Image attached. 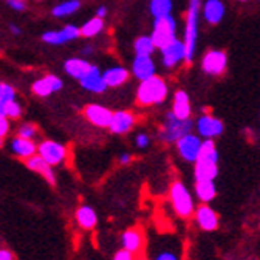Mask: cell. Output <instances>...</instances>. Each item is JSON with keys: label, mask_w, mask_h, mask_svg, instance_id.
Listing matches in <instances>:
<instances>
[{"label": "cell", "mask_w": 260, "mask_h": 260, "mask_svg": "<svg viewBox=\"0 0 260 260\" xmlns=\"http://www.w3.org/2000/svg\"><path fill=\"white\" fill-rule=\"evenodd\" d=\"M168 97V86L164 78L154 75L145 81H140L137 89V103L140 107L160 105Z\"/></svg>", "instance_id": "6da1fadb"}, {"label": "cell", "mask_w": 260, "mask_h": 260, "mask_svg": "<svg viewBox=\"0 0 260 260\" xmlns=\"http://www.w3.org/2000/svg\"><path fill=\"white\" fill-rule=\"evenodd\" d=\"M202 13V0H189L187 15H186V29H184V45H186V63L190 65L195 46L199 38V16Z\"/></svg>", "instance_id": "7a4b0ae2"}, {"label": "cell", "mask_w": 260, "mask_h": 260, "mask_svg": "<svg viewBox=\"0 0 260 260\" xmlns=\"http://www.w3.org/2000/svg\"><path fill=\"white\" fill-rule=\"evenodd\" d=\"M193 125L195 124L192 119H179L176 118L173 111H168L165 122L162 125V130H160V138L165 143H176L179 138L190 134Z\"/></svg>", "instance_id": "3957f363"}, {"label": "cell", "mask_w": 260, "mask_h": 260, "mask_svg": "<svg viewBox=\"0 0 260 260\" xmlns=\"http://www.w3.org/2000/svg\"><path fill=\"white\" fill-rule=\"evenodd\" d=\"M152 40L155 43V48L162 49L167 45H170L173 40H176V21L172 15L154 18L152 25Z\"/></svg>", "instance_id": "277c9868"}, {"label": "cell", "mask_w": 260, "mask_h": 260, "mask_svg": "<svg viewBox=\"0 0 260 260\" xmlns=\"http://www.w3.org/2000/svg\"><path fill=\"white\" fill-rule=\"evenodd\" d=\"M170 199L175 211L179 217H190L193 214V200L192 195L187 190V187L181 183V181H175L170 187Z\"/></svg>", "instance_id": "5b68a950"}, {"label": "cell", "mask_w": 260, "mask_h": 260, "mask_svg": "<svg viewBox=\"0 0 260 260\" xmlns=\"http://www.w3.org/2000/svg\"><path fill=\"white\" fill-rule=\"evenodd\" d=\"M227 54L220 49H211L202 59V70L206 75L220 76L227 70Z\"/></svg>", "instance_id": "8992f818"}, {"label": "cell", "mask_w": 260, "mask_h": 260, "mask_svg": "<svg viewBox=\"0 0 260 260\" xmlns=\"http://www.w3.org/2000/svg\"><path fill=\"white\" fill-rule=\"evenodd\" d=\"M202 140L199 135H193L192 132L184 135L183 138H179L176 141V148H178V152L179 155L183 157L186 162H192L195 164L199 159V154H200V149H202Z\"/></svg>", "instance_id": "52a82bcc"}, {"label": "cell", "mask_w": 260, "mask_h": 260, "mask_svg": "<svg viewBox=\"0 0 260 260\" xmlns=\"http://www.w3.org/2000/svg\"><path fill=\"white\" fill-rule=\"evenodd\" d=\"M38 154L49 164V165H60L65 157H67V149H65L63 145L53 140H45L38 145Z\"/></svg>", "instance_id": "ba28073f"}, {"label": "cell", "mask_w": 260, "mask_h": 260, "mask_svg": "<svg viewBox=\"0 0 260 260\" xmlns=\"http://www.w3.org/2000/svg\"><path fill=\"white\" fill-rule=\"evenodd\" d=\"M162 56V63L167 69H173L179 62L186 60V45L181 40H173L170 45H167L165 48L160 49Z\"/></svg>", "instance_id": "9c48e42d"}, {"label": "cell", "mask_w": 260, "mask_h": 260, "mask_svg": "<svg viewBox=\"0 0 260 260\" xmlns=\"http://www.w3.org/2000/svg\"><path fill=\"white\" fill-rule=\"evenodd\" d=\"M197 132L202 138H216L224 132V122L211 114H203L195 122Z\"/></svg>", "instance_id": "30bf717a"}, {"label": "cell", "mask_w": 260, "mask_h": 260, "mask_svg": "<svg viewBox=\"0 0 260 260\" xmlns=\"http://www.w3.org/2000/svg\"><path fill=\"white\" fill-rule=\"evenodd\" d=\"M135 122H137V118L132 111L121 110V111L113 113V119H111V124L108 128H110V132L114 135H124L134 128Z\"/></svg>", "instance_id": "8fae6325"}, {"label": "cell", "mask_w": 260, "mask_h": 260, "mask_svg": "<svg viewBox=\"0 0 260 260\" xmlns=\"http://www.w3.org/2000/svg\"><path fill=\"white\" fill-rule=\"evenodd\" d=\"M84 116H86V119L90 124H94L95 127L108 128L113 119V111L105 107L95 105V103H90V105L84 108Z\"/></svg>", "instance_id": "7c38bea8"}, {"label": "cell", "mask_w": 260, "mask_h": 260, "mask_svg": "<svg viewBox=\"0 0 260 260\" xmlns=\"http://www.w3.org/2000/svg\"><path fill=\"white\" fill-rule=\"evenodd\" d=\"M25 167L29 170L38 173L40 176H43V179H46L51 186H56V175L53 172V165H49L40 154H35L32 157L25 159Z\"/></svg>", "instance_id": "4fadbf2b"}, {"label": "cell", "mask_w": 260, "mask_h": 260, "mask_svg": "<svg viewBox=\"0 0 260 260\" xmlns=\"http://www.w3.org/2000/svg\"><path fill=\"white\" fill-rule=\"evenodd\" d=\"M224 15L225 5L222 0H205V4L202 5V16L208 24L217 25L224 19Z\"/></svg>", "instance_id": "5bb4252c"}, {"label": "cell", "mask_w": 260, "mask_h": 260, "mask_svg": "<svg viewBox=\"0 0 260 260\" xmlns=\"http://www.w3.org/2000/svg\"><path fill=\"white\" fill-rule=\"evenodd\" d=\"M81 87L89 90V92H94V94H102L103 90H107V83L103 80V73L99 70L97 65H92L90 70L86 73V76L80 81Z\"/></svg>", "instance_id": "9a60e30c"}, {"label": "cell", "mask_w": 260, "mask_h": 260, "mask_svg": "<svg viewBox=\"0 0 260 260\" xmlns=\"http://www.w3.org/2000/svg\"><path fill=\"white\" fill-rule=\"evenodd\" d=\"M63 86L62 80L59 76H54V75H48L45 78H42V80H38L32 84V90L34 94L38 95V97H49L51 94L57 92V90H60Z\"/></svg>", "instance_id": "2e32d148"}, {"label": "cell", "mask_w": 260, "mask_h": 260, "mask_svg": "<svg viewBox=\"0 0 260 260\" xmlns=\"http://www.w3.org/2000/svg\"><path fill=\"white\" fill-rule=\"evenodd\" d=\"M195 219H197L199 227L205 232H213L219 225L217 214L211 206H208V203L200 205L197 210H195Z\"/></svg>", "instance_id": "e0dca14e"}, {"label": "cell", "mask_w": 260, "mask_h": 260, "mask_svg": "<svg viewBox=\"0 0 260 260\" xmlns=\"http://www.w3.org/2000/svg\"><path fill=\"white\" fill-rule=\"evenodd\" d=\"M132 73L137 80L145 81L155 75V63L151 56H135L132 63Z\"/></svg>", "instance_id": "ac0fdd59"}, {"label": "cell", "mask_w": 260, "mask_h": 260, "mask_svg": "<svg viewBox=\"0 0 260 260\" xmlns=\"http://www.w3.org/2000/svg\"><path fill=\"white\" fill-rule=\"evenodd\" d=\"M10 151L16 155V157L21 159H29L32 155H35L38 152V146L32 140L22 138V137H15L10 141Z\"/></svg>", "instance_id": "d6986e66"}, {"label": "cell", "mask_w": 260, "mask_h": 260, "mask_svg": "<svg viewBox=\"0 0 260 260\" xmlns=\"http://www.w3.org/2000/svg\"><path fill=\"white\" fill-rule=\"evenodd\" d=\"M172 111L175 113V116H176V118H179V119H190L192 108H190V100H189V95H187L186 90L179 89V90H176V92H175Z\"/></svg>", "instance_id": "ffe728a7"}, {"label": "cell", "mask_w": 260, "mask_h": 260, "mask_svg": "<svg viewBox=\"0 0 260 260\" xmlns=\"http://www.w3.org/2000/svg\"><path fill=\"white\" fill-rule=\"evenodd\" d=\"M90 67H92V63H89L87 60L80 59V57H72L69 60H65V63H63L65 73L70 75L72 78H75V80H78V81L83 80V78L86 76V73L90 70Z\"/></svg>", "instance_id": "44dd1931"}, {"label": "cell", "mask_w": 260, "mask_h": 260, "mask_svg": "<svg viewBox=\"0 0 260 260\" xmlns=\"http://www.w3.org/2000/svg\"><path fill=\"white\" fill-rule=\"evenodd\" d=\"M217 173H219L217 162L203 160V159H199L197 162H195V167H193L195 181H199V179H216Z\"/></svg>", "instance_id": "7402d4cb"}, {"label": "cell", "mask_w": 260, "mask_h": 260, "mask_svg": "<svg viewBox=\"0 0 260 260\" xmlns=\"http://www.w3.org/2000/svg\"><path fill=\"white\" fill-rule=\"evenodd\" d=\"M195 193L202 203H210L214 200L217 189L214 184V179H199L195 181Z\"/></svg>", "instance_id": "603a6c76"}, {"label": "cell", "mask_w": 260, "mask_h": 260, "mask_svg": "<svg viewBox=\"0 0 260 260\" xmlns=\"http://www.w3.org/2000/svg\"><path fill=\"white\" fill-rule=\"evenodd\" d=\"M128 76H130L128 70L124 69V67H119V65H118V67H111V69L103 72V80H105L108 87L122 86L124 83L128 81Z\"/></svg>", "instance_id": "cb8c5ba5"}, {"label": "cell", "mask_w": 260, "mask_h": 260, "mask_svg": "<svg viewBox=\"0 0 260 260\" xmlns=\"http://www.w3.org/2000/svg\"><path fill=\"white\" fill-rule=\"evenodd\" d=\"M122 248L130 251V252H138L141 251V246H143V235L141 232L137 229H128L122 233Z\"/></svg>", "instance_id": "d4e9b609"}, {"label": "cell", "mask_w": 260, "mask_h": 260, "mask_svg": "<svg viewBox=\"0 0 260 260\" xmlns=\"http://www.w3.org/2000/svg\"><path fill=\"white\" fill-rule=\"evenodd\" d=\"M76 222L81 229L92 230L97 225V213L90 206H80L76 210Z\"/></svg>", "instance_id": "484cf974"}, {"label": "cell", "mask_w": 260, "mask_h": 260, "mask_svg": "<svg viewBox=\"0 0 260 260\" xmlns=\"http://www.w3.org/2000/svg\"><path fill=\"white\" fill-rule=\"evenodd\" d=\"M155 49L157 48H155V43L151 35H141L134 42L135 56H151Z\"/></svg>", "instance_id": "4316f807"}, {"label": "cell", "mask_w": 260, "mask_h": 260, "mask_svg": "<svg viewBox=\"0 0 260 260\" xmlns=\"http://www.w3.org/2000/svg\"><path fill=\"white\" fill-rule=\"evenodd\" d=\"M80 7H81L80 0H65V2L56 5L51 13H53L54 18H65V16L73 15L75 11L80 10Z\"/></svg>", "instance_id": "83f0119b"}, {"label": "cell", "mask_w": 260, "mask_h": 260, "mask_svg": "<svg viewBox=\"0 0 260 260\" xmlns=\"http://www.w3.org/2000/svg\"><path fill=\"white\" fill-rule=\"evenodd\" d=\"M103 27H105V24H103V18H92V19H89L87 22H84L81 25V37L84 38H92L95 35H99Z\"/></svg>", "instance_id": "f1b7e54d"}, {"label": "cell", "mask_w": 260, "mask_h": 260, "mask_svg": "<svg viewBox=\"0 0 260 260\" xmlns=\"http://www.w3.org/2000/svg\"><path fill=\"white\" fill-rule=\"evenodd\" d=\"M172 10H173L172 0H151L149 4V11L154 18L172 15Z\"/></svg>", "instance_id": "f546056e"}, {"label": "cell", "mask_w": 260, "mask_h": 260, "mask_svg": "<svg viewBox=\"0 0 260 260\" xmlns=\"http://www.w3.org/2000/svg\"><path fill=\"white\" fill-rule=\"evenodd\" d=\"M199 159H203V160H213V162H217L219 160V152H217V148L214 145L213 138H205L203 143H202V149H200V154H199ZM197 159V160H199Z\"/></svg>", "instance_id": "4dcf8cb0"}, {"label": "cell", "mask_w": 260, "mask_h": 260, "mask_svg": "<svg viewBox=\"0 0 260 260\" xmlns=\"http://www.w3.org/2000/svg\"><path fill=\"white\" fill-rule=\"evenodd\" d=\"M21 114H22V108L16 100L8 102L5 105H0V116H5L8 119H19Z\"/></svg>", "instance_id": "1f68e13d"}, {"label": "cell", "mask_w": 260, "mask_h": 260, "mask_svg": "<svg viewBox=\"0 0 260 260\" xmlns=\"http://www.w3.org/2000/svg\"><path fill=\"white\" fill-rule=\"evenodd\" d=\"M42 40L48 45H53V46H59V45H63L67 43L65 40V37L62 34V30H49V32H45L42 35Z\"/></svg>", "instance_id": "d6a6232c"}, {"label": "cell", "mask_w": 260, "mask_h": 260, "mask_svg": "<svg viewBox=\"0 0 260 260\" xmlns=\"http://www.w3.org/2000/svg\"><path fill=\"white\" fill-rule=\"evenodd\" d=\"M15 97H16V92L10 84H7V83L0 84V105H5L8 102H13Z\"/></svg>", "instance_id": "836d02e7"}, {"label": "cell", "mask_w": 260, "mask_h": 260, "mask_svg": "<svg viewBox=\"0 0 260 260\" xmlns=\"http://www.w3.org/2000/svg\"><path fill=\"white\" fill-rule=\"evenodd\" d=\"M62 34L65 37V40L72 42V40H76L78 37H81V29L76 27V25H73V24H69L62 29Z\"/></svg>", "instance_id": "e575fe53"}, {"label": "cell", "mask_w": 260, "mask_h": 260, "mask_svg": "<svg viewBox=\"0 0 260 260\" xmlns=\"http://www.w3.org/2000/svg\"><path fill=\"white\" fill-rule=\"evenodd\" d=\"M18 135H19V137H22V138L32 140V138L37 135V128H35V125H34V124L25 122V124L19 125V128H18Z\"/></svg>", "instance_id": "d590c367"}, {"label": "cell", "mask_w": 260, "mask_h": 260, "mask_svg": "<svg viewBox=\"0 0 260 260\" xmlns=\"http://www.w3.org/2000/svg\"><path fill=\"white\" fill-rule=\"evenodd\" d=\"M7 5L15 11H24L25 8H27L25 0H7Z\"/></svg>", "instance_id": "8d00e7d4"}, {"label": "cell", "mask_w": 260, "mask_h": 260, "mask_svg": "<svg viewBox=\"0 0 260 260\" xmlns=\"http://www.w3.org/2000/svg\"><path fill=\"white\" fill-rule=\"evenodd\" d=\"M10 130V119L5 118V116H0V138H5V135Z\"/></svg>", "instance_id": "74e56055"}, {"label": "cell", "mask_w": 260, "mask_h": 260, "mask_svg": "<svg viewBox=\"0 0 260 260\" xmlns=\"http://www.w3.org/2000/svg\"><path fill=\"white\" fill-rule=\"evenodd\" d=\"M135 145H137V148H140V149L148 148V145H149V137H148L146 134H140V135H137V138H135Z\"/></svg>", "instance_id": "f35d334b"}, {"label": "cell", "mask_w": 260, "mask_h": 260, "mask_svg": "<svg viewBox=\"0 0 260 260\" xmlns=\"http://www.w3.org/2000/svg\"><path fill=\"white\" fill-rule=\"evenodd\" d=\"M113 260H135V257H134V252H130L127 249H121L114 254Z\"/></svg>", "instance_id": "ab89813d"}, {"label": "cell", "mask_w": 260, "mask_h": 260, "mask_svg": "<svg viewBox=\"0 0 260 260\" xmlns=\"http://www.w3.org/2000/svg\"><path fill=\"white\" fill-rule=\"evenodd\" d=\"M154 260H179V258H178V255H175L173 252L165 251V252H160L159 255H155Z\"/></svg>", "instance_id": "60d3db41"}, {"label": "cell", "mask_w": 260, "mask_h": 260, "mask_svg": "<svg viewBox=\"0 0 260 260\" xmlns=\"http://www.w3.org/2000/svg\"><path fill=\"white\" fill-rule=\"evenodd\" d=\"M0 260H15V257L8 249H0Z\"/></svg>", "instance_id": "b9f144b4"}, {"label": "cell", "mask_w": 260, "mask_h": 260, "mask_svg": "<svg viewBox=\"0 0 260 260\" xmlns=\"http://www.w3.org/2000/svg\"><path fill=\"white\" fill-rule=\"evenodd\" d=\"M130 160H132V155H130L128 152H124V154H121V155H119V162H121V164H124V165H125V164H128Z\"/></svg>", "instance_id": "7bdbcfd3"}, {"label": "cell", "mask_w": 260, "mask_h": 260, "mask_svg": "<svg viewBox=\"0 0 260 260\" xmlns=\"http://www.w3.org/2000/svg\"><path fill=\"white\" fill-rule=\"evenodd\" d=\"M107 13H108L107 7H100V8L97 10V16H99V18H105V16H107Z\"/></svg>", "instance_id": "ee69618b"}, {"label": "cell", "mask_w": 260, "mask_h": 260, "mask_svg": "<svg viewBox=\"0 0 260 260\" xmlns=\"http://www.w3.org/2000/svg\"><path fill=\"white\" fill-rule=\"evenodd\" d=\"M10 32L13 35H19L21 34V29L18 27V25H15V24H10Z\"/></svg>", "instance_id": "f6af8a7d"}, {"label": "cell", "mask_w": 260, "mask_h": 260, "mask_svg": "<svg viewBox=\"0 0 260 260\" xmlns=\"http://www.w3.org/2000/svg\"><path fill=\"white\" fill-rule=\"evenodd\" d=\"M92 49H94L92 46H84L81 53H83V54H90V51H92Z\"/></svg>", "instance_id": "bcb514c9"}, {"label": "cell", "mask_w": 260, "mask_h": 260, "mask_svg": "<svg viewBox=\"0 0 260 260\" xmlns=\"http://www.w3.org/2000/svg\"><path fill=\"white\" fill-rule=\"evenodd\" d=\"M240 2H246V0H240Z\"/></svg>", "instance_id": "7dc6e473"}]
</instances>
